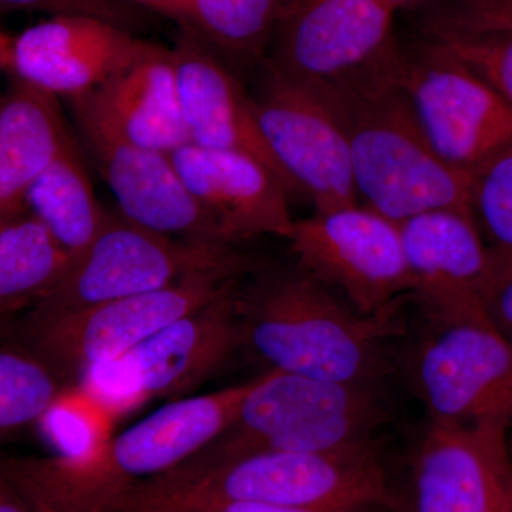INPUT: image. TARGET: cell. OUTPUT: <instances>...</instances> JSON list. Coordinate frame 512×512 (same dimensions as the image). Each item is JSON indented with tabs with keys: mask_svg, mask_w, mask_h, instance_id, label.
<instances>
[{
	"mask_svg": "<svg viewBox=\"0 0 512 512\" xmlns=\"http://www.w3.org/2000/svg\"><path fill=\"white\" fill-rule=\"evenodd\" d=\"M403 56L397 46L349 79L313 89L345 130L357 195L394 224L431 211L473 215V174L447 164L431 147L404 93Z\"/></svg>",
	"mask_w": 512,
	"mask_h": 512,
	"instance_id": "6da1fadb",
	"label": "cell"
},
{
	"mask_svg": "<svg viewBox=\"0 0 512 512\" xmlns=\"http://www.w3.org/2000/svg\"><path fill=\"white\" fill-rule=\"evenodd\" d=\"M402 303L380 315L363 316L301 266H261L237 292L242 345L272 370L377 386L389 370L392 342L404 332Z\"/></svg>",
	"mask_w": 512,
	"mask_h": 512,
	"instance_id": "7a4b0ae2",
	"label": "cell"
},
{
	"mask_svg": "<svg viewBox=\"0 0 512 512\" xmlns=\"http://www.w3.org/2000/svg\"><path fill=\"white\" fill-rule=\"evenodd\" d=\"M255 382L174 400L79 456L6 457L0 468L33 512H104L214 440Z\"/></svg>",
	"mask_w": 512,
	"mask_h": 512,
	"instance_id": "3957f363",
	"label": "cell"
},
{
	"mask_svg": "<svg viewBox=\"0 0 512 512\" xmlns=\"http://www.w3.org/2000/svg\"><path fill=\"white\" fill-rule=\"evenodd\" d=\"M392 504L380 443L316 453L266 451L192 476L165 471L130 488L120 512H197L212 504Z\"/></svg>",
	"mask_w": 512,
	"mask_h": 512,
	"instance_id": "277c9868",
	"label": "cell"
},
{
	"mask_svg": "<svg viewBox=\"0 0 512 512\" xmlns=\"http://www.w3.org/2000/svg\"><path fill=\"white\" fill-rule=\"evenodd\" d=\"M389 410L377 386L328 382L269 369L234 419L207 446L171 468L192 476L266 451L316 453L380 443Z\"/></svg>",
	"mask_w": 512,
	"mask_h": 512,
	"instance_id": "5b68a950",
	"label": "cell"
},
{
	"mask_svg": "<svg viewBox=\"0 0 512 512\" xmlns=\"http://www.w3.org/2000/svg\"><path fill=\"white\" fill-rule=\"evenodd\" d=\"M261 268L235 245L181 239L134 224L120 212L106 221L90 247L70 262L62 279L32 308L37 315L83 311L117 299L160 291L211 272L249 275Z\"/></svg>",
	"mask_w": 512,
	"mask_h": 512,
	"instance_id": "8992f818",
	"label": "cell"
},
{
	"mask_svg": "<svg viewBox=\"0 0 512 512\" xmlns=\"http://www.w3.org/2000/svg\"><path fill=\"white\" fill-rule=\"evenodd\" d=\"M247 276L211 272L160 291L100 303L83 311L62 315L30 312L20 326L22 346L42 359L67 386L96 367L127 355Z\"/></svg>",
	"mask_w": 512,
	"mask_h": 512,
	"instance_id": "52a82bcc",
	"label": "cell"
},
{
	"mask_svg": "<svg viewBox=\"0 0 512 512\" xmlns=\"http://www.w3.org/2000/svg\"><path fill=\"white\" fill-rule=\"evenodd\" d=\"M288 241L296 265L343 292L360 315H380L413 295L399 225L365 205L295 221Z\"/></svg>",
	"mask_w": 512,
	"mask_h": 512,
	"instance_id": "ba28073f",
	"label": "cell"
},
{
	"mask_svg": "<svg viewBox=\"0 0 512 512\" xmlns=\"http://www.w3.org/2000/svg\"><path fill=\"white\" fill-rule=\"evenodd\" d=\"M409 373L430 421L512 431V348L490 323H430Z\"/></svg>",
	"mask_w": 512,
	"mask_h": 512,
	"instance_id": "9c48e42d",
	"label": "cell"
},
{
	"mask_svg": "<svg viewBox=\"0 0 512 512\" xmlns=\"http://www.w3.org/2000/svg\"><path fill=\"white\" fill-rule=\"evenodd\" d=\"M252 101L272 156L315 212L359 204L345 130L318 92L265 64Z\"/></svg>",
	"mask_w": 512,
	"mask_h": 512,
	"instance_id": "30bf717a",
	"label": "cell"
},
{
	"mask_svg": "<svg viewBox=\"0 0 512 512\" xmlns=\"http://www.w3.org/2000/svg\"><path fill=\"white\" fill-rule=\"evenodd\" d=\"M402 86L431 147L473 174L512 144V107L466 64L426 43L403 56Z\"/></svg>",
	"mask_w": 512,
	"mask_h": 512,
	"instance_id": "8fae6325",
	"label": "cell"
},
{
	"mask_svg": "<svg viewBox=\"0 0 512 512\" xmlns=\"http://www.w3.org/2000/svg\"><path fill=\"white\" fill-rule=\"evenodd\" d=\"M245 279V278H244ZM242 279V281H244ZM151 336L127 355L87 373L101 392L131 402L177 397L215 375L242 346L237 313L239 285Z\"/></svg>",
	"mask_w": 512,
	"mask_h": 512,
	"instance_id": "7c38bea8",
	"label": "cell"
},
{
	"mask_svg": "<svg viewBox=\"0 0 512 512\" xmlns=\"http://www.w3.org/2000/svg\"><path fill=\"white\" fill-rule=\"evenodd\" d=\"M380 0H285L268 63L320 89L343 82L397 47Z\"/></svg>",
	"mask_w": 512,
	"mask_h": 512,
	"instance_id": "4fadbf2b",
	"label": "cell"
},
{
	"mask_svg": "<svg viewBox=\"0 0 512 512\" xmlns=\"http://www.w3.org/2000/svg\"><path fill=\"white\" fill-rule=\"evenodd\" d=\"M508 429L430 421L413 460V512H512Z\"/></svg>",
	"mask_w": 512,
	"mask_h": 512,
	"instance_id": "5bb4252c",
	"label": "cell"
},
{
	"mask_svg": "<svg viewBox=\"0 0 512 512\" xmlns=\"http://www.w3.org/2000/svg\"><path fill=\"white\" fill-rule=\"evenodd\" d=\"M72 110L123 217L167 237L232 245L187 190L170 154L130 143L92 114Z\"/></svg>",
	"mask_w": 512,
	"mask_h": 512,
	"instance_id": "9a60e30c",
	"label": "cell"
},
{
	"mask_svg": "<svg viewBox=\"0 0 512 512\" xmlns=\"http://www.w3.org/2000/svg\"><path fill=\"white\" fill-rule=\"evenodd\" d=\"M397 225L414 278L412 296L429 322H488L484 298L494 258L473 215L431 211Z\"/></svg>",
	"mask_w": 512,
	"mask_h": 512,
	"instance_id": "2e32d148",
	"label": "cell"
},
{
	"mask_svg": "<svg viewBox=\"0 0 512 512\" xmlns=\"http://www.w3.org/2000/svg\"><path fill=\"white\" fill-rule=\"evenodd\" d=\"M160 45L90 16H53L13 39L10 70L20 82L73 100L144 59Z\"/></svg>",
	"mask_w": 512,
	"mask_h": 512,
	"instance_id": "e0dca14e",
	"label": "cell"
},
{
	"mask_svg": "<svg viewBox=\"0 0 512 512\" xmlns=\"http://www.w3.org/2000/svg\"><path fill=\"white\" fill-rule=\"evenodd\" d=\"M171 160L198 205L229 244L274 235L289 239L293 224L286 187L255 158L187 144Z\"/></svg>",
	"mask_w": 512,
	"mask_h": 512,
	"instance_id": "ac0fdd59",
	"label": "cell"
},
{
	"mask_svg": "<svg viewBox=\"0 0 512 512\" xmlns=\"http://www.w3.org/2000/svg\"><path fill=\"white\" fill-rule=\"evenodd\" d=\"M171 52L191 144L255 158L286 190L296 191L272 156L256 120L252 96L234 70L183 29H178Z\"/></svg>",
	"mask_w": 512,
	"mask_h": 512,
	"instance_id": "d6986e66",
	"label": "cell"
},
{
	"mask_svg": "<svg viewBox=\"0 0 512 512\" xmlns=\"http://www.w3.org/2000/svg\"><path fill=\"white\" fill-rule=\"evenodd\" d=\"M72 106L140 147L173 154L191 143L178 94L173 52L158 46Z\"/></svg>",
	"mask_w": 512,
	"mask_h": 512,
	"instance_id": "ffe728a7",
	"label": "cell"
},
{
	"mask_svg": "<svg viewBox=\"0 0 512 512\" xmlns=\"http://www.w3.org/2000/svg\"><path fill=\"white\" fill-rule=\"evenodd\" d=\"M70 136L57 97L16 79L0 99V225L28 212L30 188Z\"/></svg>",
	"mask_w": 512,
	"mask_h": 512,
	"instance_id": "44dd1931",
	"label": "cell"
},
{
	"mask_svg": "<svg viewBox=\"0 0 512 512\" xmlns=\"http://www.w3.org/2000/svg\"><path fill=\"white\" fill-rule=\"evenodd\" d=\"M26 207L42 222L70 262L90 247L103 228L107 210L97 200L72 136L30 188Z\"/></svg>",
	"mask_w": 512,
	"mask_h": 512,
	"instance_id": "7402d4cb",
	"label": "cell"
},
{
	"mask_svg": "<svg viewBox=\"0 0 512 512\" xmlns=\"http://www.w3.org/2000/svg\"><path fill=\"white\" fill-rule=\"evenodd\" d=\"M70 259L35 215L0 225V335L62 279Z\"/></svg>",
	"mask_w": 512,
	"mask_h": 512,
	"instance_id": "603a6c76",
	"label": "cell"
},
{
	"mask_svg": "<svg viewBox=\"0 0 512 512\" xmlns=\"http://www.w3.org/2000/svg\"><path fill=\"white\" fill-rule=\"evenodd\" d=\"M285 0H191L178 29L194 36L228 67L264 59ZM232 69V67H231Z\"/></svg>",
	"mask_w": 512,
	"mask_h": 512,
	"instance_id": "cb8c5ba5",
	"label": "cell"
},
{
	"mask_svg": "<svg viewBox=\"0 0 512 512\" xmlns=\"http://www.w3.org/2000/svg\"><path fill=\"white\" fill-rule=\"evenodd\" d=\"M66 383L25 346L0 348V440L39 423Z\"/></svg>",
	"mask_w": 512,
	"mask_h": 512,
	"instance_id": "d4e9b609",
	"label": "cell"
},
{
	"mask_svg": "<svg viewBox=\"0 0 512 512\" xmlns=\"http://www.w3.org/2000/svg\"><path fill=\"white\" fill-rule=\"evenodd\" d=\"M471 212L487 247L512 258V144L474 171Z\"/></svg>",
	"mask_w": 512,
	"mask_h": 512,
	"instance_id": "484cf974",
	"label": "cell"
},
{
	"mask_svg": "<svg viewBox=\"0 0 512 512\" xmlns=\"http://www.w3.org/2000/svg\"><path fill=\"white\" fill-rule=\"evenodd\" d=\"M106 410L92 393L64 387L39 423L56 454L79 456L110 439Z\"/></svg>",
	"mask_w": 512,
	"mask_h": 512,
	"instance_id": "4316f807",
	"label": "cell"
},
{
	"mask_svg": "<svg viewBox=\"0 0 512 512\" xmlns=\"http://www.w3.org/2000/svg\"><path fill=\"white\" fill-rule=\"evenodd\" d=\"M431 45L466 64L512 107V36L430 25Z\"/></svg>",
	"mask_w": 512,
	"mask_h": 512,
	"instance_id": "83f0119b",
	"label": "cell"
},
{
	"mask_svg": "<svg viewBox=\"0 0 512 512\" xmlns=\"http://www.w3.org/2000/svg\"><path fill=\"white\" fill-rule=\"evenodd\" d=\"M0 8L49 13L53 16H90L106 20L136 35L148 28L153 13L126 0H0Z\"/></svg>",
	"mask_w": 512,
	"mask_h": 512,
	"instance_id": "f1b7e54d",
	"label": "cell"
},
{
	"mask_svg": "<svg viewBox=\"0 0 512 512\" xmlns=\"http://www.w3.org/2000/svg\"><path fill=\"white\" fill-rule=\"evenodd\" d=\"M431 25L512 36V0H453Z\"/></svg>",
	"mask_w": 512,
	"mask_h": 512,
	"instance_id": "f546056e",
	"label": "cell"
},
{
	"mask_svg": "<svg viewBox=\"0 0 512 512\" xmlns=\"http://www.w3.org/2000/svg\"><path fill=\"white\" fill-rule=\"evenodd\" d=\"M493 258V274L484 298L485 316L495 330L508 338L512 333V258L494 252Z\"/></svg>",
	"mask_w": 512,
	"mask_h": 512,
	"instance_id": "4dcf8cb0",
	"label": "cell"
},
{
	"mask_svg": "<svg viewBox=\"0 0 512 512\" xmlns=\"http://www.w3.org/2000/svg\"><path fill=\"white\" fill-rule=\"evenodd\" d=\"M392 504L343 505V507H296L266 503H220L208 505L197 512H383Z\"/></svg>",
	"mask_w": 512,
	"mask_h": 512,
	"instance_id": "1f68e13d",
	"label": "cell"
},
{
	"mask_svg": "<svg viewBox=\"0 0 512 512\" xmlns=\"http://www.w3.org/2000/svg\"><path fill=\"white\" fill-rule=\"evenodd\" d=\"M126 2L147 10L153 15L171 19L178 26L183 25L187 19L188 9L191 5V0H126Z\"/></svg>",
	"mask_w": 512,
	"mask_h": 512,
	"instance_id": "d6a6232c",
	"label": "cell"
},
{
	"mask_svg": "<svg viewBox=\"0 0 512 512\" xmlns=\"http://www.w3.org/2000/svg\"><path fill=\"white\" fill-rule=\"evenodd\" d=\"M0 512H33L0 468Z\"/></svg>",
	"mask_w": 512,
	"mask_h": 512,
	"instance_id": "836d02e7",
	"label": "cell"
},
{
	"mask_svg": "<svg viewBox=\"0 0 512 512\" xmlns=\"http://www.w3.org/2000/svg\"><path fill=\"white\" fill-rule=\"evenodd\" d=\"M12 47L13 39L0 30V72L5 69H10V62H12ZM2 99V96H0Z\"/></svg>",
	"mask_w": 512,
	"mask_h": 512,
	"instance_id": "e575fe53",
	"label": "cell"
},
{
	"mask_svg": "<svg viewBox=\"0 0 512 512\" xmlns=\"http://www.w3.org/2000/svg\"><path fill=\"white\" fill-rule=\"evenodd\" d=\"M380 2L394 13L396 10L407 8V6H412L414 3L421 2V0H380Z\"/></svg>",
	"mask_w": 512,
	"mask_h": 512,
	"instance_id": "d590c367",
	"label": "cell"
},
{
	"mask_svg": "<svg viewBox=\"0 0 512 512\" xmlns=\"http://www.w3.org/2000/svg\"><path fill=\"white\" fill-rule=\"evenodd\" d=\"M389 512H413V510L410 508V505L407 503V501H404V503H399V501L396 500V503L392 505V508H390Z\"/></svg>",
	"mask_w": 512,
	"mask_h": 512,
	"instance_id": "8d00e7d4",
	"label": "cell"
},
{
	"mask_svg": "<svg viewBox=\"0 0 512 512\" xmlns=\"http://www.w3.org/2000/svg\"><path fill=\"white\" fill-rule=\"evenodd\" d=\"M508 446H510V453L512 457V431H508Z\"/></svg>",
	"mask_w": 512,
	"mask_h": 512,
	"instance_id": "74e56055",
	"label": "cell"
},
{
	"mask_svg": "<svg viewBox=\"0 0 512 512\" xmlns=\"http://www.w3.org/2000/svg\"><path fill=\"white\" fill-rule=\"evenodd\" d=\"M505 339H507V340H508V343H510L511 348H512V333H511V335H510V336H508V338H505Z\"/></svg>",
	"mask_w": 512,
	"mask_h": 512,
	"instance_id": "f35d334b",
	"label": "cell"
},
{
	"mask_svg": "<svg viewBox=\"0 0 512 512\" xmlns=\"http://www.w3.org/2000/svg\"><path fill=\"white\" fill-rule=\"evenodd\" d=\"M390 508H392V507H390ZM390 508H387V510H386V511H383V512H389V511H390Z\"/></svg>",
	"mask_w": 512,
	"mask_h": 512,
	"instance_id": "ab89813d",
	"label": "cell"
}]
</instances>
